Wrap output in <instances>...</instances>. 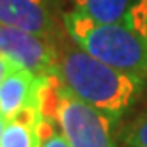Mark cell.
<instances>
[{
  "instance_id": "cell-10",
  "label": "cell",
  "mask_w": 147,
  "mask_h": 147,
  "mask_svg": "<svg viewBox=\"0 0 147 147\" xmlns=\"http://www.w3.org/2000/svg\"><path fill=\"white\" fill-rule=\"evenodd\" d=\"M124 142L128 147H147V108L126 128Z\"/></svg>"
},
{
  "instance_id": "cell-6",
  "label": "cell",
  "mask_w": 147,
  "mask_h": 147,
  "mask_svg": "<svg viewBox=\"0 0 147 147\" xmlns=\"http://www.w3.org/2000/svg\"><path fill=\"white\" fill-rule=\"evenodd\" d=\"M46 76H37L27 69H18L0 83V113L7 121L25 108L39 107L41 89Z\"/></svg>"
},
{
  "instance_id": "cell-1",
  "label": "cell",
  "mask_w": 147,
  "mask_h": 147,
  "mask_svg": "<svg viewBox=\"0 0 147 147\" xmlns=\"http://www.w3.org/2000/svg\"><path fill=\"white\" fill-rule=\"evenodd\" d=\"M57 76L66 89L82 101L113 121L136 101L144 89L142 78L115 69L92 57L69 36H59L57 41Z\"/></svg>"
},
{
  "instance_id": "cell-2",
  "label": "cell",
  "mask_w": 147,
  "mask_h": 147,
  "mask_svg": "<svg viewBox=\"0 0 147 147\" xmlns=\"http://www.w3.org/2000/svg\"><path fill=\"white\" fill-rule=\"evenodd\" d=\"M66 34L92 57L147 80V37L126 23L96 22L76 11L62 16Z\"/></svg>"
},
{
  "instance_id": "cell-13",
  "label": "cell",
  "mask_w": 147,
  "mask_h": 147,
  "mask_svg": "<svg viewBox=\"0 0 147 147\" xmlns=\"http://www.w3.org/2000/svg\"><path fill=\"white\" fill-rule=\"evenodd\" d=\"M5 124H7V119L4 117L2 113H0V135H2V131H4V128H5Z\"/></svg>"
},
{
  "instance_id": "cell-3",
  "label": "cell",
  "mask_w": 147,
  "mask_h": 147,
  "mask_svg": "<svg viewBox=\"0 0 147 147\" xmlns=\"http://www.w3.org/2000/svg\"><path fill=\"white\" fill-rule=\"evenodd\" d=\"M39 108L43 117L59 124L69 147H115L113 119L71 94L57 75L46 76Z\"/></svg>"
},
{
  "instance_id": "cell-12",
  "label": "cell",
  "mask_w": 147,
  "mask_h": 147,
  "mask_svg": "<svg viewBox=\"0 0 147 147\" xmlns=\"http://www.w3.org/2000/svg\"><path fill=\"white\" fill-rule=\"evenodd\" d=\"M18 69H22L14 60H11L4 51H0V83H2L9 75H13L14 71H18Z\"/></svg>"
},
{
  "instance_id": "cell-4",
  "label": "cell",
  "mask_w": 147,
  "mask_h": 147,
  "mask_svg": "<svg viewBox=\"0 0 147 147\" xmlns=\"http://www.w3.org/2000/svg\"><path fill=\"white\" fill-rule=\"evenodd\" d=\"M57 39L4 27L0 32V51L37 76L57 75Z\"/></svg>"
},
{
  "instance_id": "cell-14",
  "label": "cell",
  "mask_w": 147,
  "mask_h": 147,
  "mask_svg": "<svg viewBox=\"0 0 147 147\" xmlns=\"http://www.w3.org/2000/svg\"><path fill=\"white\" fill-rule=\"evenodd\" d=\"M0 32H2V25H0Z\"/></svg>"
},
{
  "instance_id": "cell-8",
  "label": "cell",
  "mask_w": 147,
  "mask_h": 147,
  "mask_svg": "<svg viewBox=\"0 0 147 147\" xmlns=\"http://www.w3.org/2000/svg\"><path fill=\"white\" fill-rule=\"evenodd\" d=\"M131 2L133 0H73V11L103 23H126Z\"/></svg>"
},
{
  "instance_id": "cell-5",
  "label": "cell",
  "mask_w": 147,
  "mask_h": 147,
  "mask_svg": "<svg viewBox=\"0 0 147 147\" xmlns=\"http://www.w3.org/2000/svg\"><path fill=\"white\" fill-rule=\"evenodd\" d=\"M0 25L50 39L62 34L55 0H0Z\"/></svg>"
},
{
  "instance_id": "cell-9",
  "label": "cell",
  "mask_w": 147,
  "mask_h": 147,
  "mask_svg": "<svg viewBox=\"0 0 147 147\" xmlns=\"http://www.w3.org/2000/svg\"><path fill=\"white\" fill-rule=\"evenodd\" d=\"M39 147H69L59 124L53 119L41 115L39 122Z\"/></svg>"
},
{
  "instance_id": "cell-11",
  "label": "cell",
  "mask_w": 147,
  "mask_h": 147,
  "mask_svg": "<svg viewBox=\"0 0 147 147\" xmlns=\"http://www.w3.org/2000/svg\"><path fill=\"white\" fill-rule=\"evenodd\" d=\"M126 25L147 37V0H133L129 5Z\"/></svg>"
},
{
  "instance_id": "cell-7",
  "label": "cell",
  "mask_w": 147,
  "mask_h": 147,
  "mask_svg": "<svg viewBox=\"0 0 147 147\" xmlns=\"http://www.w3.org/2000/svg\"><path fill=\"white\" fill-rule=\"evenodd\" d=\"M41 108L30 107L7 121L0 135V147H39Z\"/></svg>"
}]
</instances>
